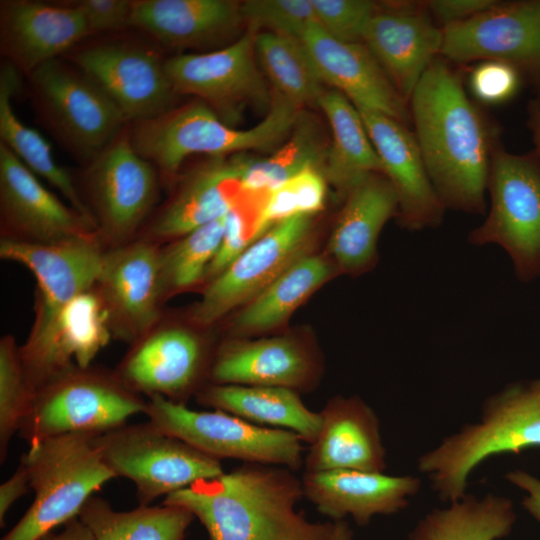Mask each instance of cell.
<instances>
[{"label": "cell", "mask_w": 540, "mask_h": 540, "mask_svg": "<svg viewBox=\"0 0 540 540\" xmlns=\"http://www.w3.org/2000/svg\"><path fill=\"white\" fill-rule=\"evenodd\" d=\"M408 104L426 169L446 210L486 214L498 132L467 95L459 73L438 56Z\"/></svg>", "instance_id": "obj_1"}, {"label": "cell", "mask_w": 540, "mask_h": 540, "mask_svg": "<svg viewBox=\"0 0 540 540\" xmlns=\"http://www.w3.org/2000/svg\"><path fill=\"white\" fill-rule=\"evenodd\" d=\"M303 496L293 470L245 463L179 490L163 503L191 512L210 540H329L334 521H308L295 509Z\"/></svg>", "instance_id": "obj_2"}, {"label": "cell", "mask_w": 540, "mask_h": 540, "mask_svg": "<svg viewBox=\"0 0 540 540\" xmlns=\"http://www.w3.org/2000/svg\"><path fill=\"white\" fill-rule=\"evenodd\" d=\"M530 449H540V379L508 383L488 396L479 418L421 454L417 469L450 503L467 493L469 477L486 460Z\"/></svg>", "instance_id": "obj_3"}, {"label": "cell", "mask_w": 540, "mask_h": 540, "mask_svg": "<svg viewBox=\"0 0 540 540\" xmlns=\"http://www.w3.org/2000/svg\"><path fill=\"white\" fill-rule=\"evenodd\" d=\"M300 114L299 106L275 92L261 122L249 129H236L199 100L131 123L128 135L133 149L162 177L172 179L193 154L222 157L247 150L277 149Z\"/></svg>", "instance_id": "obj_4"}, {"label": "cell", "mask_w": 540, "mask_h": 540, "mask_svg": "<svg viewBox=\"0 0 540 540\" xmlns=\"http://www.w3.org/2000/svg\"><path fill=\"white\" fill-rule=\"evenodd\" d=\"M105 248L97 236L54 244L0 239V257L25 266L35 286L34 320L20 358L34 391L49 378L50 358L59 317L78 294L93 288L101 272Z\"/></svg>", "instance_id": "obj_5"}, {"label": "cell", "mask_w": 540, "mask_h": 540, "mask_svg": "<svg viewBox=\"0 0 540 540\" xmlns=\"http://www.w3.org/2000/svg\"><path fill=\"white\" fill-rule=\"evenodd\" d=\"M92 434H68L29 445L25 466L34 499L1 540H42L77 518L92 494L115 478L93 443Z\"/></svg>", "instance_id": "obj_6"}, {"label": "cell", "mask_w": 540, "mask_h": 540, "mask_svg": "<svg viewBox=\"0 0 540 540\" xmlns=\"http://www.w3.org/2000/svg\"><path fill=\"white\" fill-rule=\"evenodd\" d=\"M146 406L115 370L73 365L35 391L18 434L29 445L68 434L99 435L144 413Z\"/></svg>", "instance_id": "obj_7"}, {"label": "cell", "mask_w": 540, "mask_h": 540, "mask_svg": "<svg viewBox=\"0 0 540 540\" xmlns=\"http://www.w3.org/2000/svg\"><path fill=\"white\" fill-rule=\"evenodd\" d=\"M485 220L467 236L473 246L497 245L517 279L540 277V159L508 152L499 143L491 160Z\"/></svg>", "instance_id": "obj_8"}, {"label": "cell", "mask_w": 540, "mask_h": 540, "mask_svg": "<svg viewBox=\"0 0 540 540\" xmlns=\"http://www.w3.org/2000/svg\"><path fill=\"white\" fill-rule=\"evenodd\" d=\"M103 462L115 477L136 487L140 505H150L196 482L224 472L221 461L172 436L149 420L123 424L93 436Z\"/></svg>", "instance_id": "obj_9"}, {"label": "cell", "mask_w": 540, "mask_h": 540, "mask_svg": "<svg viewBox=\"0 0 540 540\" xmlns=\"http://www.w3.org/2000/svg\"><path fill=\"white\" fill-rule=\"evenodd\" d=\"M144 413L164 432L220 461L231 458L293 471L304 464L303 441L288 430L261 427L218 409L193 410L161 396L148 398Z\"/></svg>", "instance_id": "obj_10"}, {"label": "cell", "mask_w": 540, "mask_h": 540, "mask_svg": "<svg viewBox=\"0 0 540 540\" xmlns=\"http://www.w3.org/2000/svg\"><path fill=\"white\" fill-rule=\"evenodd\" d=\"M34 100L59 141L85 164L123 131L114 102L78 68L55 59L29 74Z\"/></svg>", "instance_id": "obj_11"}, {"label": "cell", "mask_w": 540, "mask_h": 540, "mask_svg": "<svg viewBox=\"0 0 540 540\" xmlns=\"http://www.w3.org/2000/svg\"><path fill=\"white\" fill-rule=\"evenodd\" d=\"M84 187L98 239L110 249L137 239L158 197V171L133 149L126 130L87 164Z\"/></svg>", "instance_id": "obj_12"}, {"label": "cell", "mask_w": 540, "mask_h": 540, "mask_svg": "<svg viewBox=\"0 0 540 540\" xmlns=\"http://www.w3.org/2000/svg\"><path fill=\"white\" fill-rule=\"evenodd\" d=\"M214 352L190 327L162 317L135 342L114 369L133 392L186 404L209 383Z\"/></svg>", "instance_id": "obj_13"}, {"label": "cell", "mask_w": 540, "mask_h": 540, "mask_svg": "<svg viewBox=\"0 0 540 540\" xmlns=\"http://www.w3.org/2000/svg\"><path fill=\"white\" fill-rule=\"evenodd\" d=\"M312 227L313 216L306 215L272 226L208 282L190 310V322L207 328L253 300L292 263L307 254Z\"/></svg>", "instance_id": "obj_14"}, {"label": "cell", "mask_w": 540, "mask_h": 540, "mask_svg": "<svg viewBox=\"0 0 540 540\" xmlns=\"http://www.w3.org/2000/svg\"><path fill=\"white\" fill-rule=\"evenodd\" d=\"M255 31L250 28L219 50L166 59L165 70L175 92L197 97L228 124L244 106L270 107L272 98L256 64Z\"/></svg>", "instance_id": "obj_15"}, {"label": "cell", "mask_w": 540, "mask_h": 540, "mask_svg": "<svg viewBox=\"0 0 540 540\" xmlns=\"http://www.w3.org/2000/svg\"><path fill=\"white\" fill-rule=\"evenodd\" d=\"M442 29L446 60L505 62L540 85V0L498 1Z\"/></svg>", "instance_id": "obj_16"}, {"label": "cell", "mask_w": 540, "mask_h": 540, "mask_svg": "<svg viewBox=\"0 0 540 540\" xmlns=\"http://www.w3.org/2000/svg\"><path fill=\"white\" fill-rule=\"evenodd\" d=\"M70 61L118 107L126 122L156 117L173 108L177 93L157 52L130 42L80 48Z\"/></svg>", "instance_id": "obj_17"}, {"label": "cell", "mask_w": 540, "mask_h": 540, "mask_svg": "<svg viewBox=\"0 0 540 540\" xmlns=\"http://www.w3.org/2000/svg\"><path fill=\"white\" fill-rule=\"evenodd\" d=\"M0 215L1 239L54 244L97 236L91 219L63 203L1 142Z\"/></svg>", "instance_id": "obj_18"}, {"label": "cell", "mask_w": 540, "mask_h": 540, "mask_svg": "<svg viewBox=\"0 0 540 540\" xmlns=\"http://www.w3.org/2000/svg\"><path fill=\"white\" fill-rule=\"evenodd\" d=\"M159 247L136 239L105 251L95 288L119 341L132 344L162 317Z\"/></svg>", "instance_id": "obj_19"}, {"label": "cell", "mask_w": 540, "mask_h": 540, "mask_svg": "<svg viewBox=\"0 0 540 540\" xmlns=\"http://www.w3.org/2000/svg\"><path fill=\"white\" fill-rule=\"evenodd\" d=\"M363 43L409 103L425 71L441 56L443 29L429 15L424 1L382 3L377 4Z\"/></svg>", "instance_id": "obj_20"}, {"label": "cell", "mask_w": 540, "mask_h": 540, "mask_svg": "<svg viewBox=\"0 0 540 540\" xmlns=\"http://www.w3.org/2000/svg\"><path fill=\"white\" fill-rule=\"evenodd\" d=\"M358 110L379 156L382 173L396 193L399 224L413 232L439 227L446 208L431 182L414 132L383 113Z\"/></svg>", "instance_id": "obj_21"}, {"label": "cell", "mask_w": 540, "mask_h": 540, "mask_svg": "<svg viewBox=\"0 0 540 540\" xmlns=\"http://www.w3.org/2000/svg\"><path fill=\"white\" fill-rule=\"evenodd\" d=\"M250 158L244 153L212 157L182 182L137 239L163 245L225 216L245 189L243 177Z\"/></svg>", "instance_id": "obj_22"}, {"label": "cell", "mask_w": 540, "mask_h": 540, "mask_svg": "<svg viewBox=\"0 0 540 540\" xmlns=\"http://www.w3.org/2000/svg\"><path fill=\"white\" fill-rule=\"evenodd\" d=\"M321 80L356 107L377 111L410 125L408 103L364 43L342 42L316 23L300 39Z\"/></svg>", "instance_id": "obj_23"}, {"label": "cell", "mask_w": 540, "mask_h": 540, "mask_svg": "<svg viewBox=\"0 0 540 540\" xmlns=\"http://www.w3.org/2000/svg\"><path fill=\"white\" fill-rule=\"evenodd\" d=\"M91 35L81 11L70 2L2 1L1 51L11 64L28 75L58 59Z\"/></svg>", "instance_id": "obj_24"}, {"label": "cell", "mask_w": 540, "mask_h": 540, "mask_svg": "<svg viewBox=\"0 0 540 540\" xmlns=\"http://www.w3.org/2000/svg\"><path fill=\"white\" fill-rule=\"evenodd\" d=\"M301 481L304 496L320 513L334 521L349 516L360 526L404 510L422 485L414 475L360 470L305 472Z\"/></svg>", "instance_id": "obj_25"}, {"label": "cell", "mask_w": 540, "mask_h": 540, "mask_svg": "<svg viewBox=\"0 0 540 540\" xmlns=\"http://www.w3.org/2000/svg\"><path fill=\"white\" fill-rule=\"evenodd\" d=\"M321 424L304 457L306 472H385L386 449L380 420L362 399L335 397L319 412Z\"/></svg>", "instance_id": "obj_26"}, {"label": "cell", "mask_w": 540, "mask_h": 540, "mask_svg": "<svg viewBox=\"0 0 540 540\" xmlns=\"http://www.w3.org/2000/svg\"><path fill=\"white\" fill-rule=\"evenodd\" d=\"M316 371L311 351L291 337L235 339L216 348L209 383L284 387L298 392L313 382Z\"/></svg>", "instance_id": "obj_27"}, {"label": "cell", "mask_w": 540, "mask_h": 540, "mask_svg": "<svg viewBox=\"0 0 540 540\" xmlns=\"http://www.w3.org/2000/svg\"><path fill=\"white\" fill-rule=\"evenodd\" d=\"M397 211L396 193L383 174H372L353 188L330 236L336 264L353 274L368 269L376 258L379 235Z\"/></svg>", "instance_id": "obj_28"}, {"label": "cell", "mask_w": 540, "mask_h": 540, "mask_svg": "<svg viewBox=\"0 0 540 540\" xmlns=\"http://www.w3.org/2000/svg\"><path fill=\"white\" fill-rule=\"evenodd\" d=\"M240 20V4L231 0H133L129 25L180 48L222 38Z\"/></svg>", "instance_id": "obj_29"}, {"label": "cell", "mask_w": 540, "mask_h": 540, "mask_svg": "<svg viewBox=\"0 0 540 540\" xmlns=\"http://www.w3.org/2000/svg\"><path fill=\"white\" fill-rule=\"evenodd\" d=\"M196 400L204 406L234 414L252 424L296 433L311 444L319 431V412L310 410L299 393L284 387L206 384Z\"/></svg>", "instance_id": "obj_30"}, {"label": "cell", "mask_w": 540, "mask_h": 540, "mask_svg": "<svg viewBox=\"0 0 540 540\" xmlns=\"http://www.w3.org/2000/svg\"><path fill=\"white\" fill-rule=\"evenodd\" d=\"M332 133L324 165L328 182L347 194L382 165L358 108L341 92L325 89L318 100Z\"/></svg>", "instance_id": "obj_31"}, {"label": "cell", "mask_w": 540, "mask_h": 540, "mask_svg": "<svg viewBox=\"0 0 540 540\" xmlns=\"http://www.w3.org/2000/svg\"><path fill=\"white\" fill-rule=\"evenodd\" d=\"M516 519L508 497L466 493L427 512L409 532L408 540H501L511 533Z\"/></svg>", "instance_id": "obj_32"}, {"label": "cell", "mask_w": 540, "mask_h": 540, "mask_svg": "<svg viewBox=\"0 0 540 540\" xmlns=\"http://www.w3.org/2000/svg\"><path fill=\"white\" fill-rule=\"evenodd\" d=\"M332 269L319 255L302 256L243 307L233 321V333L244 336L277 328L331 276Z\"/></svg>", "instance_id": "obj_33"}, {"label": "cell", "mask_w": 540, "mask_h": 540, "mask_svg": "<svg viewBox=\"0 0 540 540\" xmlns=\"http://www.w3.org/2000/svg\"><path fill=\"white\" fill-rule=\"evenodd\" d=\"M18 84L19 79L15 67L12 64L2 67L0 73V142L8 147L35 175L45 179L59 190L69 205L94 222L73 179L55 161L48 142L38 131L25 125L15 114L12 97L17 91Z\"/></svg>", "instance_id": "obj_34"}, {"label": "cell", "mask_w": 540, "mask_h": 540, "mask_svg": "<svg viewBox=\"0 0 540 540\" xmlns=\"http://www.w3.org/2000/svg\"><path fill=\"white\" fill-rule=\"evenodd\" d=\"M78 518L95 540H183L194 516L183 507L166 503L117 511L107 500L92 496Z\"/></svg>", "instance_id": "obj_35"}, {"label": "cell", "mask_w": 540, "mask_h": 540, "mask_svg": "<svg viewBox=\"0 0 540 540\" xmlns=\"http://www.w3.org/2000/svg\"><path fill=\"white\" fill-rule=\"evenodd\" d=\"M111 338L108 314L95 286L75 296L57 322L48 381L73 365H92Z\"/></svg>", "instance_id": "obj_36"}, {"label": "cell", "mask_w": 540, "mask_h": 540, "mask_svg": "<svg viewBox=\"0 0 540 540\" xmlns=\"http://www.w3.org/2000/svg\"><path fill=\"white\" fill-rule=\"evenodd\" d=\"M255 52L277 94L300 108L318 105L324 83L300 39L267 31L256 33Z\"/></svg>", "instance_id": "obj_37"}, {"label": "cell", "mask_w": 540, "mask_h": 540, "mask_svg": "<svg viewBox=\"0 0 540 540\" xmlns=\"http://www.w3.org/2000/svg\"><path fill=\"white\" fill-rule=\"evenodd\" d=\"M329 144L317 124L300 114L286 140L267 158H250L244 171V187L272 190L311 168L324 172Z\"/></svg>", "instance_id": "obj_38"}, {"label": "cell", "mask_w": 540, "mask_h": 540, "mask_svg": "<svg viewBox=\"0 0 540 540\" xmlns=\"http://www.w3.org/2000/svg\"><path fill=\"white\" fill-rule=\"evenodd\" d=\"M225 216L159 247V284L162 302L206 278L219 251Z\"/></svg>", "instance_id": "obj_39"}, {"label": "cell", "mask_w": 540, "mask_h": 540, "mask_svg": "<svg viewBox=\"0 0 540 540\" xmlns=\"http://www.w3.org/2000/svg\"><path fill=\"white\" fill-rule=\"evenodd\" d=\"M35 391L20 358L19 345L7 334L0 340V461L30 410Z\"/></svg>", "instance_id": "obj_40"}, {"label": "cell", "mask_w": 540, "mask_h": 540, "mask_svg": "<svg viewBox=\"0 0 540 540\" xmlns=\"http://www.w3.org/2000/svg\"><path fill=\"white\" fill-rule=\"evenodd\" d=\"M269 191L245 188L226 214L223 239L206 274L208 282L269 230L264 221Z\"/></svg>", "instance_id": "obj_41"}, {"label": "cell", "mask_w": 540, "mask_h": 540, "mask_svg": "<svg viewBox=\"0 0 540 540\" xmlns=\"http://www.w3.org/2000/svg\"><path fill=\"white\" fill-rule=\"evenodd\" d=\"M327 179L320 169H307L269 191L264 221L267 229L286 219L313 216L326 199Z\"/></svg>", "instance_id": "obj_42"}, {"label": "cell", "mask_w": 540, "mask_h": 540, "mask_svg": "<svg viewBox=\"0 0 540 540\" xmlns=\"http://www.w3.org/2000/svg\"><path fill=\"white\" fill-rule=\"evenodd\" d=\"M240 12L250 28L297 39L316 23L311 0H248L240 4Z\"/></svg>", "instance_id": "obj_43"}, {"label": "cell", "mask_w": 540, "mask_h": 540, "mask_svg": "<svg viewBox=\"0 0 540 540\" xmlns=\"http://www.w3.org/2000/svg\"><path fill=\"white\" fill-rule=\"evenodd\" d=\"M316 24L342 42L363 43L366 28L377 10L368 0H311Z\"/></svg>", "instance_id": "obj_44"}, {"label": "cell", "mask_w": 540, "mask_h": 540, "mask_svg": "<svg viewBox=\"0 0 540 540\" xmlns=\"http://www.w3.org/2000/svg\"><path fill=\"white\" fill-rule=\"evenodd\" d=\"M522 77L519 70L508 63L482 61L470 73L469 85L480 102L501 104L518 92Z\"/></svg>", "instance_id": "obj_45"}, {"label": "cell", "mask_w": 540, "mask_h": 540, "mask_svg": "<svg viewBox=\"0 0 540 540\" xmlns=\"http://www.w3.org/2000/svg\"><path fill=\"white\" fill-rule=\"evenodd\" d=\"M70 3L81 11L91 34L116 32L130 26L131 0H80Z\"/></svg>", "instance_id": "obj_46"}, {"label": "cell", "mask_w": 540, "mask_h": 540, "mask_svg": "<svg viewBox=\"0 0 540 540\" xmlns=\"http://www.w3.org/2000/svg\"><path fill=\"white\" fill-rule=\"evenodd\" d=\"M498 0H428L429 15L441 28L467 20L494 6Z\"/></svg>", "instance_id": "obj_47"}, {"label": "cell", "mask_w": 540, "mask_h": 540, "mask_svg": "<svg viewBox=\"0 0 540 540\" xmlns=\"http://www.w3.org/2000/svg\"><path fill=\"white\" fill-rule=\"evenodd\" d=\"M505 479L524 492L522 506L540 523V478L522 469L510 470Z\"/></svg>", "instance_id": "obj_48"}, {"label": "cell", "mask_w": 540, "mask_h": 540, "mask_svg": "<svg viewBox=\"0 0 540 540\" xmlns=\"http://www.w3.org/2000/svg\"><path fill=\"white\" fill-rule=\"evenodd\" d=\"M31 489L29 477L25 466L20 462L19 466L5 482L0 485V526H5V516L10 507L17 499Z\"/></svg>", "instance_id": "obj_49"}, {"label": "cell", "mask_w": 540, "mask_h": 540, "mask_svg": "<svg viewBox=\"0 0 540 540\" xmlns=\"http://www.w3.org/2000/svg\"><path fill=\"white\" fill-rule=\"evenodd\" d=\"M42 540H95L90 530L77 517L64 525L61 532L50 533Z\"/></svg>", "instance_id": "obj_50"}, {"label": "cell", "mask_w": 540, "mask_h": 540, "mask_svg": "<svg viewBox=\"0 0 540 540\" xmlns=\"http://www.w3.org/2000/svg\"><path fill=\"white\" fill-rule=\"evenodd\" d=\"M527 114V126L534 144L533 153L540 159V96L529 102Z\"/></svg>", "instance_id": "obj_51"}, {"label": "cell", "mask_w": 540, "mask_h": 540, "mask_svg": "<svg viewBox=\"0 0 540 540\" xmlns=\"http://www.w3.org/2000/svg\"><path fill=\"white\" fill-rule=\"evenodd\" d=\"M329 540H353V531L345 520L334 521Z\"/></svg>", "instance_id": "obj_52"}]
</instances>
